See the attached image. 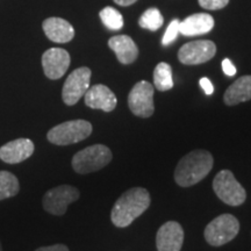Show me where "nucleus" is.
<instances>
[{"mask_svg": "<svg viewBox=\"0 0 251 251\" xmlns=\"http://www.w3.org/2000/svg\"><path fill=\"white\" fill-rule=\"evenodd\" d=\"M92 130V125L89 121L71 120L51 128L47 134V139L56 146H69L86 140Z\"/></svg>", "mask_w": 251, "mask_h": 251, "instance_id": "20e7f679", "label": "nucleus"}, {"mask_svg": "<svg viewBox=\"0 0 251 251\" xmlns=\"http://www.w3.org/2000/svg\"><path fill=\"white\" fill-rule=\"evenodd\" d=\"M184 242V229L176 221L165 222L156 235L158 251H180Z\"/></svg>", "mask_w": 251, "mask_h": 251, "instance_id": "f8f14e48", "label": "nucleus"}, {"mask_svg": "<svg viewBox=\"0 0 251 251\" xmlns=\"http://www.w3.org/2000/svg\"><path fill=\"white\" fill-rule=\"evenodd\" d=\"M35 146L29 139H18L9 141L0 148V159L7 164H18L34 153Z\"/></svg>", "mask_w": 251, "mask_h": 251, "instance_id": "ddd939ff", "label": "nucleus"}, {"mask_svg": "<svg viewBox=\"0 0 251 251\" xmlns=\"http://www.w3.org/2000/svg\"><path fill=\"white\" fill-rule=\"evenodd\" d=\"M213 190L219 199L229 206H240L247 199L244 187L238 183L233 172L229 170H222L215 176Z\"/></svg>", "mask_w": 251, "mask_h": 251, "instance_id": "423d86ee", "label": "nucleus"}, {"mask_svg": "<svg viewBox=\"0 0 251 251\" xmlns=\"http://www.w3.org/2000/svg\"><path fill=\"white\" fill-rule=\"evenodd\" d=\"M91 75L92 72L86 67L78 68L69 75L62 90V99L65 105H76L81 97L85 96L90 89Z\"/></svg>", "mask_w": 251, "mask_h": 251, "instance_id": "1a4fd4ad", "label": "nucleus"}, {"mask_svg": "<svg viewBox=\"0 0 251 251\" xmlns=\"http://www.w3.org/2000/svg\"><path fill=\"white\" fill-rule=\"evenodd\" d=\"M19 191L20 184L17 176L8 171H0V200L17 196Z\"/></svg>", "mask_w": 251, "mask_h": 251, "instance_id": "aec40b11", "label": "nucleus"}, {"mask_svg": "<svg viewBox=\"0 0 251 251\" xmlns=\"http://www.w3.org/2000/svg\"><path fill=\"white\" fill-rule=\"evenodd\" d=\"M136 1H137V0H114L115 4H118L120 6H130Z\"/></svg>", "mask_w": 251, "mask_h": 251, "instance_id": "cd10ccee", "label": "nucleus"}, {"mask_svg": "<svg viewBox=\"0 0 251 251\" xmlns=\"http://www.w3.org/2000/svg\"><path fill=\"white\" fill-rule=\"evenodd\" d=\"M200 86H201V89L205 91L207 96H211V94L214 92V86H213L212 81L209 80L208 78H201V79H200Z\"/></svg>", "mask_w": 251, "mask_h": 251, "instance_id": "a878e982", "label": "nucleus"}, {"mask_svg": "<svg viewBox=\"0 0 251 251\" xmlns=\"http://www.w3.org/2000/svg\"><path fill=\"white\" fill-rule=\"evenodd\" d=\"M222 70L227 76L229 77H233L236 75V68H235V65L231 63V61L229 58H225L224 61H222Z\"/></svg>", "mask_w": 251, "mask_h": 251, "instance_id": "393cba45", "label": "nucleus"}, {"mask_svg": "<svg viewBox=\"0 0 251 251\" xmlns=\"http://www.w3.org/2000/svg\"><path fill=\"white\" fill-rule=\"evenodd\" d=\"M100 19L102 24L111 30H120L124 27V17L121 13L113 7H105L100 11Z\"/></svg>", "mask_w": 251, "mask_h": 251, "instance_id": "4be33fe9", "label": "nucleus"}, {"mask_svg": "<svg viewBox=\"0 0 251 251\" xmlns=\"http://www.w3.org/2000/svg\"><path fill=\"white\" fill-rule=\"evenodd\" d=\"M85 105L87 107L93 109H101L103 112H112L117 107V97L106 85L102 84H97V85L90 86L86 91L85 96Z\"/></svg>", "mask_w": 251, "mask_h": 251, "instance_id": "4468645a", "label": "nucleus"}, {"mask_svg": "<svg viewBox=\"0 0 251 251\" xmlns=\"http://www.w3.org/2000/svg\"><path fill=\"white\" fill-rule=\"evenodd\" d=\"M198 1L202 8L216 11V9L225 8L228 5L229 0H198Z\"/></svg>", "mask_w": 251, "mask_h": 251, "instance_id": "b1692460", "label": "nucleus"}, {"mask_svg": "<svg viewBox=\"0 0 251 251\" xmlns=\"http://www.w3.org/2000/svg\"><path fill=\"white\" fill-rule=\"evenodd\" d=\"M178 33H179V20L175 19V20L171 21L168 28H166L164 36L162 39V45L166 47L171 45L172 42H175L178 36Z\"/></svg>", "mask_w": 251, "mask_h": 251, "instance_id": "5701e85b", "label": "nucleus"}, {"mask_svg": "<svg viewBox=\"0 0 251 251\" xmlns=\"http://www.w3.org/2000/svg\"><path fill=\"white\" fill-rule=\"evenodd\" d=\"M163 24H164V19H163V15L157 8L147 9L139 20V25L141 27L151 31L158 30L163 26Z\"/></svg>", "mask_w": 251, "mask_h": 251, "instance_id": "412c9836", "label": "nucleus"}, {"mask_svg": "<svg viewBox=\"0 0 251 251\" xmlns=\"http://www.w3.org/2000/svg\"><path fill=\"white\" fill-rule=\"evenodd\" d=\"M151 198L146 188L133 187L122 194L113 206L112 224L118 228H126L149 208Z\"/></svg>", "mask_w": 251, "mask_h": 251, "instance_id": "f257e3e1", "label": "nucleus"}, {"mask_svg": "<svg viewBox=\"0 0 251 251\" xmlns=\"http://www.w3.org/2000/svg\"><path fill=\"white\" fill-rule=\"evenodd\" d=\"M35 251H69V249L64 244H54V246L49 247H41Z\"/></svg>", "mask_w": 251, "mask_h": 251, "instance_id": "bb28decb", "label": "nucleus"}, {"mask_svg": "<svg viewBox=\"0 0 251 251\" xmlns=\"http://www.w3.org/2000/svg\"><path fill=\"white\" fill-rule=\"evenodd\" d=\"M70 55L65 49L50 48L42 55V67L49 79L62 78L70 67Z\"/></svg>", "mask_w": 251, "mask_h": 251, "instance_id": "9b49d317", "label": "nucleus"}, {"mask_svg": "<svg viewBox=\"0 0 251 251\" xmlns=\"http://www.w3.org/2000/svg\"><path fill=\"white\" fill-rule=\"evenodd\" d=\"M251 99V76H242L228 87L224 101L228 106H235Z\"/></svg>", "mask_w": 251, "mask_h": 251, "instance_id": "a211bd4d", "label": "nucleus"}, {"mask_svg": "<svg viewBox=\"0 0 251 251\" xmlns=\"http://www.w3.org/2000/svg\"><path fill=\"white\" fill-rule=\"evenodd\" d=\"M214 164L212 153L207 150H193L178 162L175 180L181 187L193 186L209 174Z\"/></svg>", "mask_w": 251, "mask_h": 251, "instance_id": "f03ea898", "label": "nucleus"}, {"mask_svg": "<svg viewBox=\"0 0 251 251\" xmlns=\"http://www.w3.org/2000/svg\"><path fill=\"white\" fill-rule=\"evenodd\" d=\"M43 30L50 41L56 43H68L75 37V29L70 23L61 18L46 19L42 24Z\"/></svg>", "mask_w": 251, "mask_h": 251, "instance_id": "2eb2a0df", "label": "nucleus"}, {"mask_svg": "<svg viewBox=\"0 0 251 251\" xmlns=\"http://www.w3.org/2000/svg\"><path fill=\"white\" fill-rule=\"evenodd\" d=\"M108 47L115 52L121 64H131L139 56V48L128 35L113 36L108 41Z\"/></svg>", "mask_w": 251, "mask_h": 251, "instance_id": "dca6fc26", "label": "nucleus"}, {"mask_svg": "<svg viewBox=\"0 0 251 251\" xmlns=\"http://www.w3.org/2000/svg\"><path fill=\"white\" fill-rule=\"evenodd\" d=\"M214 27V19L207 13L190 15L179 23V33L184 36H197L209 33Z\"/></svg>", "mask_w": 251, "mask_h": 251, "instance_id": "f3484780", "label": "nucleus"}, {"mask_svg": "<svg viewBox=\"0 0 251 251\" xmlns=\"http://www.w3.org/2000/svg\"><path fill=\"white\" fill-rule=\"evenodd\" d=\"M153 85L161 92H165L174 87L172 69L168 63L161 62L157 64L155 71H153Z\"/></svg>", "mask_w": 251, "mask_h": 251, "instance_id": "6ab92c4d", "label": "nucleus"}, {"mask_svg": "<svg viewBox=\"0 0 251 251\" xmlns=\"http://www.w3.org/2000/svg\"><path fill=\"white\" fill-rule=\"evenodd\" d=\"M113 153L108 147L103 144H94L78 151L72 157V168L79 175L101 170L111 163Z\"/></svg>", "mask_w": 251, "mask_h": 251, "instance_id": "7ed1b4c3", "label": "nucleus"}, {"mask_svg": "<svg viewBox=\"0 0 251 251\" xmlns=\"http://www.w3.org/2000/svg\"><path fill=\"white\" fill-rule=\"evenodd\" d=\"M240 231V222L231 214H222L212 220L205 228V240L213 247H221L233 241Z\"/></svg>", "mask_w": 251, "mask_h": 251, "instance_id": "39448f33", "label": "nucleus"}, {"mask_svg": "<svg viewBox=\"0 0 251 251\" xmlns=\"http://www.w3.org/2000/svg\"><path fill=\"white\" fill-rule=\"evenodd\" d=\"M130 112L139 118H150L155 112L153 106V86L149 81L141 80L130 90L128 96Z\"/></svg>", "mask_w": 251, "mask_h": 251, "instance_id": "6e6552de", "label": "nucleus"}, {"mask_svg": "<svg viewBox=\"0 0 251 251\" xmlns=\"http://www.w3.org/2000/svg\"><path fill=\"white\" fill-rule=\"evenodd\" d=\"M216 46L209 40H198L184 45L178 51V59L185 65H198L214 57Z\"/></svg>", "mask_w": 251, "mask_h": 251, "instance_id": "9d476101", "label": "nucleus"}, {"mask_svg": "<svg viewBox=\"0 0 251 251\" xmlns=\"http://www.w3.org/2000/svg\"><path fill=\"white\" fill-rule=\"evenodd\" d=\"M0 251H2V248H1V242H0Z\"/></svg>", "mask_w": 251, "mask_h": 251, "instance_id": "c85d7f7f", "label": "nucleus"}, {"mask_svg": "<svg viewBox=\"0 0 251 251\" xmlns=\"http://www.w3.org/2000/svg\"><path fill=\"white\" fill-rule=\"evenodd\" d=\"M79 191L71 185H61L49 190L43 196V208L52 215H63L67 212L68 206L71 202L79 199Z\"/></svg>", "mask_w": 251, "mask_h": 251, "instance_id": "0eeeda50", "label": "nucleus"}]
</instances>
